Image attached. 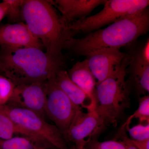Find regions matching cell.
Listing matches in <instances>:
<instances>
[{"label": "cell", "mask_w": 149, "mask_h": 149, "mask_svg": "<svg viewBox=\"0 0 149 149\" xmlns=\"http://www.w3.org/2000/svg\"><path fill=\"white\" fill-rule=\"evenodd\" d=\"M97 83H100L117 72L128 56L118 49L94 51L85 56Z\"/></svg>", "instance_id": "obj_10"}, {"label": "cell", "mask_w": 149, "mask_h": 149, "mask_svg": "<svg viewBox=\"0 0 149 149\" xmlns=\"http://www.w3.org/2000/svg\"><path fill=\"white\" fill-rule=\"evenodd\" d=\"M130 59L143 64L149 65V40H147L139 50L134 54Z\"/></svg>", "instance_id": "obj_23"}, {"label": "cell", "mask_w": 149, "mask_h": 149, "mask_svg": "<svg viewBox=\"0 0 149 149\" xmlns=\"http://www.w3.org/2000/svg\"><path fill=\"white\" fill-rule=\"evenodd\" d=\"M67 72L73 83L94 98L97 81L89 68L87 59L77 62Z\"/></svg>", "instance_id": "obj_14"}, {"label": "cell", "mask_w": 149, "mask_h": 149, "mask_svg": "<svg viewBox=\"0 0 149 149\" xmlns=\"http://www.w3.org/2000/svg\"><path fill=\"white\" fill-rule=\"evenodd\" d=\"M55 80L59 88L75 105L85 109L88 112L95 111L94 98L73 83L66 70L63 69L59 71L56 75Z\"/></svg>", "instance_id": "obj_13"}, {"label": "cell", "mask_w": 149, "mask_h": 149, "mask_svg": "<svg viewBox=\"0 0 149 149\" xmlns=\"http://www.w3.org/2000/svg\"><path fill=\"white\" fill-rule=\"evenodd\" d=\"M148 0L106 1L101 11L95 15L74 22L67 29L73 37L77 33H90L123 17L132 16L148 8Z\"/></svg>", "instance_id": "obj_5"}, {"label": "cell", "mask_w": 149, "mask_h": 149, "mask_svg": "<svg viewBox=\"0 0 149 149\" xmlns=\"http://www.w3.org/2000/svg\"><path fill=\"white\" fill-rule=\"evenodd\" d=\"M130 136V139L134 141H144L149 139V123H140L126 129Z\"/></svg>", "instance_id": "obj_22"}, {"label": "cell", "mask_w": 149, "mask_h": 149, "mask_svg": "<svg viewBox=\"0 0 149 149\" xmlns=\"http://www.w3.org/2000/svg\"><path fill=\"white\" fill-rule=\"evenodd\" d=\"M14 88V85L9 79L0 74V106L7 103Z\"/></svg>", "instance_id": "obj_21"}, {"label": "cell", "mask_w": 149, "mask_h": 149, "mask_svg": "<svg viewBox=\"0 0 149 149\" xmlns=\"http://www.w3.org/2000/svg\"><path fill=\"white\" fill-rule=\"evenodd\" d=\"M133 118H137L140 123L146 124L149 123V96L146 95L139 99V106L135 112L128 118L124 123L126 129L129 127L130 121Z\"/></svg>", "instance_id": "obj_18"}, {"label": "cell", "mask_w": 149, "mask_h": 149, "mask_svg": "<svg viewBox=\"0 0 149 149\" xmlns=\"http://www.w3.org/2000/svg\"><path fill=\"white\" fill-rule=\"evenodd\" d=\"M128 56L120 69L105 80L97 83L94 94L95 111L105 127L116 126L130 106V91L125 80Z\"/></svg>", "instance_id": "obj_4"}, {"label": "cell", "mask_w": 149, "mask_h": 149, "mask_svg": "<svg viewBox=\"0 0 149 149\" xmlns=\"http://www.w3.org/2000/svg\"><path fill=\"white\" fill-rule=\"evenodd\" d=\"M149 28L148 8L137 14L120 18L104 29L90 32L83 38H70L65 43L63 49L84 56L99 50L119 49L146 33Z\"/></svg>", "instance_id": "obj_2"}, {"label": "cell", "mask_w": 149, "mask_h": 149, "mask_svg": "<svg viewBox=\"0 0 149 149\" xmlns=\"http://www.w3.org/2000/svg\"><path fill=\"white\" fill-rule=\"evenodd\" d=\"M0 149H55L38 139L26 136H16L11 139H0Z\"/></svg>", "instance_id": "obj_15"}, {"label": "cell", "mask_w": 149, "mask_h": 149, "mask_svg": "<svg viewBox=\"0 0 149 149\" xmlns=\"http://www.w3.org/2000/svg\"><path fill=\"white\" fill-rule=\"evenodd\" d=\"M127 130L125 124L121 126L119 128L117 134V137L123 142L125 145L126 149H137L133 146L131 141V139L127 135Z\"/></svg>", "instance_id": "obj_24"}, {"label": "cell", "mask_w": 149, "mask_h": 149, "mask_svg": "<svg viewBox=\"0 0 149 149\" xmlns=\"http://www.w3.org/2000/svg\"><path fill=\"white\" fill-rule=\"evenodd\" d=\"M106 127L100 118L95 111L83 112H77L68 129L65 140L75 145L76 149L85 148L89 140L98 135Z\"/></svg>", "instance_id": "obj_8"}, {"label": "cell", "mask_w": 149, "mask_h": 149, "mask_svg": "<svg viewBox=\"0 0 149 149\" xmlns=\"http://www.w3.org/2000/svg\"><path fill=\"white\" fill-rule=\"evenodd\" d=\"M132 77L137 91L140 94L149 92V65L143 64L131 59L130 62Z\"/></svg>", "instance_id": "obj_16"}, {"label": "cell", "mask_w": 149, "mask_h": 149, "mask_svg": "<svg viewBox=\"0 0 149 149\" xmlns=\"http://www.w3.org/2000/svg\"><path fill=\"white\" fill-rule=\"evenodd\" d=\"M1 61H0V72H1Z\"/></svg>", "instance_id": "obj_27"}, {"label": "cell", "mask_w": 149, "mask_h": 149, "mask_svg": "<svg viewBox=\"0 0 149 149\" xmlns=\"http://www.w3.org/2000/svg\"><path fill=\"white\" fill-rule=\"evenodd\" d=\"M16 136H28L39 140L17 125L8 116L0 112V139L6 140Z\"/></svg>", "instance_id": "obj_17"}, {"label": "cell", "mask_w": 149, "mask_h": 149, "mask_svg": "<svg viewBox=\"0 0 149 149\" xmlns=\"http://www.w3.org/2000/svg\"><path fill=\"white\" fill-rule=\"evenodd\" d=\"M85 148L86 149H126L122 141L111 140L100 142L95 139L89 140Z\"/></svg>", "instance_id": "obj_20"}, {"label": "cell", "mask_w": 149, "mask_h": 149, "mask_svg": "<svg viewBox=\"0 0 149 149\" xmlns=\"http://www.w3.org/2000/svg\"><path fill=\"white\" fill-rule=\"evenodd\" d=\"M52 1L24 0L22 7L23 22L32 35L42 44L46 52L54 57L63 56L65 42L71 38L61 17Z\"/></svg>", "instance_id": "obj_3"}, {"label": "cell", "mask_w": 149, "mask_h": 149, "mask_svg": "<svg viewBox=\"0 0 149 149\" xmlns=\"http://www.w3.org/2000/svg\"><path fill=\"white\" fill-rule=\"evenodd\" d=\"M44 83L15 86L6 104L31 111L45 120L46 96Z\"/></svg>", "instance_id": "obj_9"}, {"label": "cell", "mask_w": 149, "mask_h": 149, "mask_svg": "<svg viewBox=\"0 0 149 149\" xmlns=\"http://www.w3.org/2000/svg\"><path fill=\"white\" fill-rule=\"evenodd\" d=\"M104 0H56L55 5L62 14L65 23L69 24L86 17L98 6L104 5Z\"/></svg>", "instance_id": "obj_12"}, {"label": "cell", "mask_w": 149, "mask_h": 149, "mask_svg": "<svg viewBox=\"0 0 149 149\" xmlns=\"http://www.w3.org/2000/svg\"><path fill=\"white\" fill-rule=\"evenodd\" d=\"M0 112L55 149H68L66 140L56 126L48 123L36 113L6 104L0 106Z\"/></svg>", "instance_id": "obj_6"}, {"label": "cell", "mask_w": 149, "mask_h": 149, "mask_svg": "<svg viewBox=\"0 0 149 149\" xmlns=\"http://www.w3.org/2000/svg\"><path fill=\"white\" fill-rule=\"evenodd\" d=\"M83 149H86V148H83Z\"/></svg>", "instance_id": "obj_28"}, {"label": "cell", "mask_w": 149, "mask_h": 149, "mask_svg": "<svg viewBox=\"0 0 149 149\" xmlns=\"http://www.w3.org/2000/svg\"><path fill=\"white\" fill-rule=\"evenodd\" d=\"M55 77L44 83L46 96L45 110L46 116L55 123L65 139L77 112L82 109L75 105L62 91L56 83Z\"/></svg>", "instance_id": "obj_7"}, {"label": "cell", "mask_w": 149, "mask_h": 149, "mask_svg": "<svg viewBox=\"0 0 149 149\" xmlns=\"http://www.w3.org/2000/svg\"><path fill=\"white\" fill-rule=\"evenodd\" d=\"M0 74L15 86L44 83L63 69V56L54 57L37 47L1 49Z\"/></svg>", "instance_id": "obj_1"}, {"label": "cell", "mask_w": 149, "mask_h": 149, "mask_svg": "<svg viewBox=\"0 0 149 149\" xmlns=\"http://www.w3.org/2000/svg\"><path fill=\"white\" fill-rule=\"evenodd\" d=\"M8 10V4L6 0L0 3V22L6 16Z\"/></svg>", "instance_id": "obj_26"}, {"label": "cell", "mask_w": 149, "mask_h": 149, "mask_svg": "<svg viewBox=\"0 0 149 149\" xmlns=\"http://www.w3.org/2000/svg\"><path fill=\"white\" fill-rule=\"evenodd\" d=\"M131 141L137 149H149V139L140 141L131 139Z\"/></svg>", "instance_id": "obj_25"}, {"label": "cell", "mask_w": 149, "mask_h": 149, "mask_svg": "<svg viewBox=\"0 0 149 149\" xmlns=\"http://www.w3.org/2000/svg\"><path fill=\"white\" fill-rule=\"evenodd\" d=\"M1 49L37 47L43 46L34 37L24 22L0 24Z\"/></svg>", "instance_id": "obj_11"}, {"label": "cell", "mask_w": 149, "mask_h": 149, "mask_svg": "<svg viewBox=\"0 0 149 149\" xmlns=\"http://www.w3.org/2000/svg\"><path fill=\"white\" fill-rule=\"evenodd\" d=\"M8 4L6 16L10 23L23 22L22 7L24 0H6Z\"/></svg>", "instance_id": "obj_19"}]
</instances>
